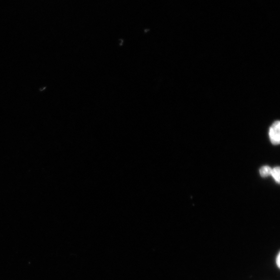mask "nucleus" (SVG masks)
<instances>
[{
    "mask_svg": "<svg viewBox=\"0 0 280 280\" xmlns=\"http://www.w3.org/2000/svg\"><path fill=\"white\" fill-rule=\"evenodd\" d=\"M280 122L276 121L270 128L269 137L273 145H279L280 140Z\"/></svg>",
    "mask_w": 280,
    "mask_h": 280,
    "instance_id": "nucleus-1",
    "label": "nucleus"
},
{
    "mask_svg": "<svg viewBox=\"0 0 280 280\" xmlns=\"http://www.w3.org/2000/svg\"><path fill=\"white\" fill-rule=\"evenodd\" d=\"M272 169L268 166H264L260 169V175L262 177H267L271 175Z\"/></svg>",
    "mask_w": 280,
    "mask_h": 280,
    "instance_id": "nucleus-2",
    "label": "nucleus"
},
{
    "mask_svg": "<svg viewBox=\"0 0 280 280\" xmlns=\"http://www.w3.org/2000/svg\"><path fill=\"white\" fill-rule=\"evenodd\" d=\"M271 175L275 179L278 183H280V168L279 167L275 168L272 170Z\"/></svg>",
    "mask_w": 280,
    "mask_h": 280,
    "instance_id": "nucleus-3",
    "label": "nucleus"
},
{
    "mask_svg": "<svg viewBox=\"0 0 280 280\" xmlns=\"http://www.w3.org/2000/svg\"><path fill=\"white\" fill-rule=\"evenodd\" d=\"M277 264L278 267H280V253L278 254V256L277 257Z\"/></svg>",
    "mask_w": 280,
    "mask_h": 280,
    "instance_id": "nucleus-4",
    "label": "nucleus"
}]
</instances>
